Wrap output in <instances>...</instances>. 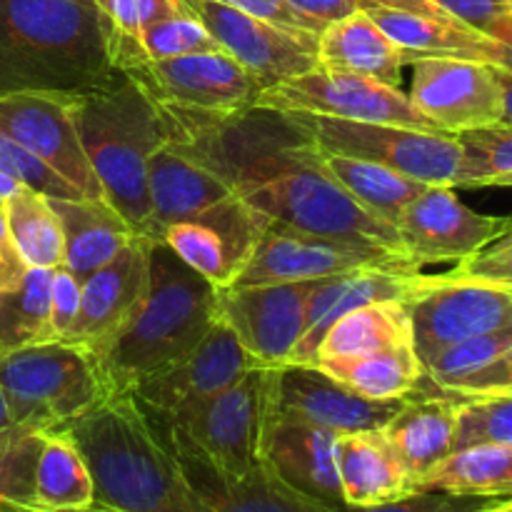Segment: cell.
Segmentation results:
<instances>
[{"instance_id":"cell-1","label":"cell","mask_w":512,"mask_h":512,"mask_svg":"<svg viewBox=\"0 0 512 512\" xmlns=\"http://www.w3.org/2000/svg\"><path fill=\"white\" fill-rule=\"evenodd\" d=\"M215 293L163 240L150 238L143 300L110 338L88 350L108 395L133 393L183 360L215 323Z\"/></svg>"},{"instance_id":"cell-2","label":"cell","mask_w":512,"mask_h":512,"mask_svg":"<svg viewBox=\"0 0 512 512\" xmlns=\"http://www.w3.org/2000/svg\"><path fill=\"white\" fill-rule=\"evenodd\" d=\"M63 430L88 463L98 508L208 512L133 393L108 395Z\"/></svg>"},{"instance_id":"cell-3","label":"cell","mask_w":512,"mask_h":512,"mask_svg":"<svg viewBox=\"0 0 512 512\" xmlns=\"http://www.w3.org/2000/svg\"><path fill=\"white\" fill-rule=\"evenodd\" d=\"M113 73L93 0H0V95L70 98Z\"/></svg>"},{"instance_id":"cell-4","label":"cell","mask_w":512,"mask_h":512,"mask_svg":"<svg viewBox=\"0 0 512 512\" xmlns=\"http://www.w3.org/2000/svg\"><path fill=\"white\" fill-rule=\"evenodd\" d=\"M85 158L93 165L103 198L135 235L148 233V163L168 140L160 110L135 80L115 70L110 78L68 98Z\"/></svg>"},{"instance_id":"cell-5","label":"cell","mask_w":512,"mask_h":512,"mask_svg":"<svg viewBox=\"0 0 512 512\" xmlns=\"http://www.w3.org/2000/svg\"><path fill=\"white\" fill-rule=\"evenodd\" d=\"M170 143L218 175L235 193L260 183L298 155L318 148L303 115L248 105L208 113L158 105Z\"/></svg>"},{"instance_id":"cell-6","label":"cell","mask_w":512,"mask_h":512,"mask_svg":"<svg viewBox=\"0 0 512 512\" xmlns=\"http://www.w3.org/2000/svg\"><path fill=\"white\" fill-rule=\"evenodd\" d=\"M238 195L270 220L303 233L373 243L403 255L398 228L355 203L353 195L328 173L320 148L298 155Z\"/></svg>"},{"instance_id":"cell-7","label":"cell","mask_w":512,"mask_h":512,"mask_svg":"<svg viewBox=\"0 0 512 512\" xmlns=\"http://www.w3.org/2000/svg\"><path fill=\"white\" fill-rule=\"evenodd\" d=\"M0 390L15 425L35 433L63 430L108 398L83 345L48 340L0 355Z\"/></svg>"},{"instance_id":"cell-8","label":"cell","mask_w":512,"mask_h":512,"mask_svg":"<svg viewBox=\"0 0 512 512\" xmlns=\"http://www.w3.org/2000/svg\"><path fill=\"white\" fill-rule=\"evenodd\" d=\"M403 308L420 365L448 345L512 325V285L460 275H415Z\"/></svg>"},{"instance_id":"cell-9","label":"cell","mask_w":512,"mask_h":512,"mask_svg":"<svg viewBox=\"0 0 512 512\" xmlns=\"http://www.w3.org/2000/svg\"><path fill=\"white\" fill-rule=\"evenodd\" d=\"M300 115V113H298ZM323 153L385 165L425 185L460 188L463 145L453 133L303 115Z\"/></svg>"},{"instance_id":"cell-10","label":"cell","mask_w":512,"mask_h":512,"mask_svg":"<svg viewBox=\"0 0 512 512\" xmlns=\"http://www.w3.org/2000/svg\"><path fill=\"white\" fill-rule=\"evenodd\" d=\"M255 105L283 110V113L445 133L428 115L420 113L413 100L395 85L378 83L373 78L345 73V70L323 68V65H315L308 73L263 90Z\"/></svg>"},{"instance_id":"cell-11","label":"cell","mask_w":512,"mask_h":512,"mask_svg":"<svg viewBox=\"0 0 512 512\" xmlns=\"http://www.w3.org/2000/svg\"><path fill=\"white\" fill-rule=\"evenodd\" d=\"M268 415L270 368H253L223 393L168 420L215 468L245 475L260 465V440Z\"/></svg>"},{"instance_id":"cell-12","label":"cell","mask_w":512,"mask_h":512,"mask_svg":"<svg viewBox=\"0 0 512 512\" xmlns=\"http://www.w3.org/2000/svg\"><path fill=\"white\" fill-rule=\"evenodd\" d=\"M375 265H413L403 255L373 243L325 238L303 233L290 225L270 220L243 273L233 288L268 283H298V280H323L358 268ZM418 268V265H415ZM230 288V285H228Z\"/></svg>"},{"instance_id":"cell-13","label":"cell","mask_w":512,"mask_h":512,"mask_svg":"<svg viewBox=\"0 0 512 512\" xmlns=\"http://www.w3.org/2000/svg\"><path fill=\"white\" fill-rule=\"evenodd\" d=\"M220 45L268 90L318 65V35L293 33L218 0H178Z\"/></svg>"},{"instance_id":"cell-14","label":"cell","mask_w":512,"mask_h":512,"mask_svg":"<svg viewBox=\"0 0 512 512\" xmlns=\"http://www.w3.org/2000/svg\"><path fill=\"white\" fill-rule=\"evenodd\" d=\"M268 225V215L233 193L165 228L160 240L215 288H228L250 263Z\"/></svg>"},{"instance_id":"cell-15","label":"cell","mask_w":512,"mask_h":512,"mask_svg":"<svg viewBox=\"0 0 512 512\" xmlns=\"http://www.w3.org/2000/svg\"><path fill=\"white\" fill-rule=\"evenodd\" d=\"M318 280L218 288L215 318L263 368L290 363L305 333V313Z\"/></svg>"},{"instance_id":"cell-16","label":"cell","mask_w":512,"mask_h":512,"mask_svg":"<svg viewBox=\"0 0 512 512\" xmlns=\"http://www.w3.org/2000/svg\"><path fill=\"white\" fill-rule=\"evenodd\" d=\"M138 400V398H135ZM140 403V400H138ZM143 405V403H140ZM150 423L163 435L185 483L208 512H335L338 508L310 500L280 483L263 463L245 475H228L215 468L165 415L148 410Z\"/></svg>"},{"instance_id":"cell-17","label":"cell","mask_w":512,"mask_h":512,"mask_svg":"<svg viewBox=\"0 0 512 512\" xmlns=\"http://www.w3.org/2000/svg\"><path fill=\"white\" fill-rule=\"evenodd\" d=\"M155 105H175L208 113L255 105L263 93L258 80L228 53H195L180 58L143 60L125 70Z\"/></svg>"},{"instance_id":"cell-18","label":"cell","mask_w":512,"mask_h":512,"mask_svg":"<svg viewBox=\"0 0 512 512\" xmlns=\"http://www.w3.org/2000/svg\"><path fill=\"white\" fill-rule=\"evenodd\" d=\"M512 230V218L480 215L460 203L450 185H428L403 210L398 235L403 255L423 268L480 253Z\"/></svg>"},{"instance_id":"cell-19","label":"cell","mask_w":512,"mask_h":512,"mask_svg":"<svg viewBox=\"0 0 512 512\" xmlns=\"http://www.w3.org/2000/svg\"><path fill=\"white\" fill-rule=\"evenodd\" d=\"M408 398L368 400L315 363L270 368V415L303 420L333 433L380 430Z\"/></svg>"},{"instance_id":"cell-20","label":"cell","mask_w":512,"mask_h":512,"mask_svg":"<svg viewBox=\"0 0 512 512\" xmlns=\"http://www.w3.org/2000/svg\"><path fill=\"white\" fill-rule=\"evenodd\" d=\"M408 98L445 133L488 128L503 118L495 65L458 58L415 60Z\"/></svg>"},{"instance_id":"cell-21","label":"cell","mask_w":512,"mask_h":512,"mask_svg":"<svg viewBox=\"0 0 512 512\" xmlns=\"http://www.w3.org/2000/svg\"><path fill=\"white\" fill-rule=\"evenodd\" d=\"M358 5L398 45L408 65L423 58L503 65L510 48L455 20L433 0H358Z\"/></svg>"},{"instance_id":"cell-22","label":"cell","mask_w":512,"mask_h":512,"mask_svg":"<svg viewBox=\"0 0 512 512\" xmlns=\"http://www.w3.org/2000/svg\"><path fill=\"white\" fill-rule=\"evenodd\" d=\"M0 130L43 160L88 200H105L93 165L85 158L68 98L48 93L0 95Z\"/></svg>"},{"instance_id":"cell-23","label":"cell","mask_w":512,"mask_h":512,"mask_svg":"<svg viewBox=\"0 0 512 512\" xmlns=\"http://www.w3.org/2000/svg\"><path fill=\"white\" fill-rule=\"evenodd\" d=\"M253 368L263 365L238 343L228 325L215 318L203 340L183 360L140 383L133 395L145 408L173 418L180 410L223 393Z\"/></svg>"},{"instance_id":"cell-24","label":"cell","mask_w":512,"mask_h":512,"mask_svg":"<svg viewBox=\"0 0 512 512\" xmlns=\"http://www.w3.org/2000/svg\"><path fill=\"white\" fill-rule=\"evenodd\" d=\"M335 440L338 433L333 430L268 415L260 440V463L295 493L318 500L328 508H343Z\"/></svg>"},{"instance_id":"cell-25","label":"cell","mask_w":512,"mask_h":512,"mask_svg":"<svg viewBox=\"0 0 512 512\" xmlns=\"http://www.w3.org/2000/svg\"><path fill=\"white\" fill-rule=\"evenodd\" d=\"M150 238L135 235L115 258L80 280V313L65 343L95 348L115 333L148 290Z\"/></svg>"},{"instance_id":"cell-26","label":"cell","mask_w":512,"mask_h":512,"mask_svg":"<svg viewBox=\"0 0 512 512\" xmlns=\"http://www.w3.org/2000/svg\"><path fill=\"white\" fill-rule=\"evenodd\" d=\"M418 273L415 265H375L318 280L308 300L305 333L290 363H315L320 340L340 315L373 303H403Z\"/></svg>"},{"instance_id":"cell-27","label":"cell","mask_w":512,"mask_h":512,"mask_svg":"<svg viewBox=\"0 0 512 512\" xmlns=\"http://www.w3.org/2000/svg\"><path fill=\"white\" fill-rule=\"evenodd\" d=\"M463 400L460 395L445 393V390L435 395L420 388L380 428L413 478V490L430 470L438 468L455 450L458 408Z\"/></svg>"},{"instance_id":"cell-28","label":"cell","mask_w":512,"mask_h":512,"mask_svg":"<svg viewBox=\"0 0 512 512\" xmlns=\"http://www.w3.org/2000/svg\"><path fill=\"white\" fill-rule=\"evenodd\" d=\"M235 190L228 183L195 163L175 143L165 140L148 163L150 220L145 238H158L173 223L190 218L228 198Z\"/></svg>"},{"instance_id":"cell-29","label":"cell","mask_w":512,"mask_h":512,"mask_svg":"<svg viewBox=\"0 0 512 512\" xmlns=\"http://www.w3.org/2000/svg\"><path fill=\"white\" fill-rule=\"evenodd\" d=\"M335 465L348 508H373L413 493V478L383 430L340 433L335 440Z\"/></svg>"},{"instance_id":"cell-30","label":"cell","mask_w":512,"mask_h":512,"mask_svg":"<svg viewBox=\"0 0 512 512\" xmlns=\"http://www.w3.org/2000/svg\"><path fill=\"white\" fill-rule=\"evenodd\" d=\"M423 373L430 385L460 398L512 393V325L448 345Z\"/></svg>"},{"instance_id":"cell-31","label":"cell","mask_w":512,"mask_h":512,"mask_svg":"<svg viewBox=\"0 0 512 512\" xmlns=\"http://www.w3.org/2000/svg\"><path fill=\"white\" fill-rule=\"evenodd\" d=\"M63 228V268L80 280L120 253L135 230L105 200L50 198Z\"/></svg>"},{"instance_id":"cell-32","label":"cell","mask_w":512,"mask_h":512,"mask_svg":"<svg viewBox=\"0 0 512 512\" xmlns=\"http://www.w3.org/2000/svg\"><path fill=\"white\" fill-rule=\"evenodd\" d=\"M318 65L345 73L365 75L378 83L395 85L398 88L403 78L405 55L398 45L363 13L348 15V18L330 23L318 35Z\"/></svg>"},{"instance_id":"cell-33","label":"cell","mask_w":512,"mask_h":512,"mask_svg":"<svg viewBox=\"0 0 512 512\" xmlns=\"http://www.w3.org/2000/svg\"><path fill=\"white\" fill-rule=\"evenodd\" d=\"M95 505L88 463L65 430L43 433L35 463L33 512H80Z\"/></svg>"},{"instance_id":"cell-34","label":"cell","mask_w":512,"mask_h":512,"mask_svg":"<svg viewBox=\"0 0 512 512\" xmlns=\"http://www.w3.org/2000/svg\"><path fill=\"white\" fill-rule=\"evenodd\" d=\"M315 365L368 400L410 398L420 390L425 375L415 345H395L353 358H323Z\"/></svg>"},{"instance_id":"cell-35","label":"cell","mask_w":512,"mask_h":512,"mask_svg":"<svg viewBox=\"0 0 512 512\" xmlns=\"http://www.w3.org/2000/svg\"><path fill=\"white\" fill-rule=\"evenodd\" d=\"M415 490H443L473 498H512V445L480 443L453 450Z\"/></svg>"},{"instance_id":"cell-36","label":"cell","mask_w":512,"mask_h":512,"mask_svg":"<svg viewBox=\"0 0 512 512\" xmlns=\"http://www.w3.org/2000/svg\"><path fill=\"white\" fill-rule=\"evenodd\" d=\"M395 345H413V328L403 303H373L340 315L330 325L320 340L318 360L353 358Z\"/></svg>"},{"instance_id":"cell-37","label":"cell","mask_w":512,"mask_h":512,"mask_svg":"<svg viewBox=\"0 0 512 512\" xmlns=\"http://www.w3.org/2000/svg\"><path fill=\"white\" fill-rule=\"evenodd\" d=\"M323 165L353 195L355 203H360L365 210H370L395 228H398L403 210L428 188L425 183L395 173L385 165L350 158V155L323 153Z\"/></svg>"},{"instance_id":"cell-38","label":"cell","mask_w":512,"mask_h":512,"mask_svg":"<svg viewBox=\"0 0 512 512\" xmlns=\"http://www.w3.org/2000/svg\"><path fill=\"white\" fill-rule=\"evenodd\" d=\"M3 213L28 268L55 270L63 265V228L48 195L18 185L3 203Z\"/></svg>"},{"instance_id":"cell-39","label":"cell","mask_w":512,"mask_h":512,"mask_svg":"<svg viewBox=\"0 0 512 512\" xmlns=\"http://www.w3.org/2000/svg\"><path fill=\"white\" fill-rule=\"evenodd\" d=\"M53 270L30 268L15 290H0V355L55 340L50 325Z\"/></svg>"},{"instance_id":"cell-40","label":"cell","mask_w":512,"mask_h":512,"mask_svg":"<svg viewBox=\"0 0 512 512\" xmlns=\"http://www.w3.org/2000/svg\"><path fill=\"white\" fill-rule=\"evenodd\" d=\"M463 145L460 188H483L512 173V125L495 123L458 133Z\"/></svg>"},{"instance_id":"cell-41","label":"cell","mask_w":512,"mask_h":512,"mask_svg":"<svg viewBox=\"0 0 512 512\" xmlns=\"http://www.w3.org/2000/svg\"><path fill=\"white\" fill-rule=\"evenodd\" d=\"M43 433L18 428L0 435V505L33 510L35 463Z\"/></svg>"},{"instance_id":"cell-42","label":"cell","mask_w":512,"mask_h":512,"mask_svg":"<svg viewBox=\"0 0 512 512\" xmlns=\"http://www.w3.org/2000/svg\"><path fill=\"white\" fill-rule=\"evenodd\" d=\"M103 25L105 48L110 65L120 73L140 65L145 58L140 33H143V0H93Z\"/></svg>"},{"instance_id":"cell-43","label":"cell","mask_w":512,"mask_h":512,"mask_svg":"<svg viewBox=\"0 0 512 512\" xmlns=\"http://www.w3.org/2000/svg\"><path fill=\"white\" fill-rule=\"evenodd\" d=\"M145 58L165 60L195 53H223L213 35L180 5L175 13L155 20L140 33Z\"/></svg>"},{"instance_id":"cell-44","label":"cell","mask_w":512,"mask_h":512,"mask_svg":"<svg viewBox=\"0 0 512 512\" xmlns=\"http://www.w3.org/2000/svg\"><path fill=\"white\" fill-rule=\"evenodd\" d=\"M480 443L512 445V393L475 395L460 403L455 450Z\"/></svg>"},{"instance_id":"cell-45","label":"cell","mask_w":512,"mask_h":512,"mask_svg":"<svg viewBox=\"0 0 512 512\" xmlns=\"http://www.w3.org/2000/svg\"><path fill=\"white\" fill-rule=\"evenodd\" d=\"M0 173L13 178L18 185L48 195V198H85L68 180L60 178L43 160L35 158L30 150H25L18 140L10 138L5 130H0Z\"/></svg>"},{"instance_id":"cell-46","label":"cell","mask_w":512,"mask_h":512,"mask_svg":"<svg viewBox=\"0 0 512 512\" xmlns=\"http://www.w3.org/2000/svg\"><path fill=\"white\" fill-rule=\"evenodd\" d=\"M468 28L512 48V10L508 0H433Z\"/></svg>"},{"instance_id":"cell-47","label":"cell","mask_w":512,"mask_h":512,"mask_svg":"<svg viewBox=\"0 0 512 512\" xmlns=\"http://www.w3.org/2000/svg\"><path fill=\"white\" fill-rule=\"evenodd\" d=\"M493 503H498V500L443 493V490H413V493L393 500V503L373 505V508H348V505H343L335 512H480Z\"/></svg>"},{"instance_id":"cell-48","label":"cell","mask_w":512,"mask_h":512,"mask_svg":"<svg viewBox=\"0 0 512 512\" xmlns=\"http://www.w3.org/2000/svg\"><path fill=\"white\" fill-rule=\"evenodd\" d=\"M80 313V278L68 268H55L50 278V325L55 340H68Z\"/></svg>"},{"instance_id":"cell-49","label":"cell","mask_w":512,"mask_h":512,"mask_svg":"<svg viewBox=\"0 0 512 512\" xmlns=\"http://www.w3.org/2000/svg\"><path fill=\"white\" fill-rule=\"evenodd\" d=\"M218 3L230 5V8H238L243 13L255 15V18H263L268 23L278 25V28L293 30V33H308V35H320L323 28L315 25L313 20H308L305 15L295 13L285 0H218Z\"/></svg>"},{"instance_id":"cell-50","label":"cell","mask_w":512,"mask_h":512,"mask_svg":"<svg viewBox=\"0 0 512 512\" xmlns=\"http://www.w3.org/2000/svg\"><path fill=\"white\" fill-rule=\"evenodd\" d=\"M455 273L512 285V243H493L480 253L468 255L455 265Z\"/></svg>"},{"instance_id":"cell-51","label":"cell","mask_w":512,"mask_h":512,"mask_svg":"<svg viewBox=\"0 0 512 512\" xmlns=\"http://www.w3.org/2000/svg\"><path fill=\"white\" fill-rule=\"evenodd\" d=\"M28 263L20 255L8 223H5L3 205H0V290H15L28 275Z\"/></svg>"},{"instance_id":"cell-52","label":"cell","mask_w":512,"mask_h":512,"mask_svg":"<svg viewBox=\"0 0 512 512\" xmlns=\"http://www.w3.org/2000/svg\"><path fill=\"white\" fill-rule=\"evenodd\" d=\"M295 13L305 15L308 20H313L320 28H328L330 23H338V20L348 18V15L358 13L360 5L358 0H285Z\"/></svg>"},{"instance_id":"cell-53","label":"cell","mask_w":512,"mask_h":512,"mask_svg":"<svg viewBox=\"0 0 512 512\" xmlns=\"http://www.w3.org/2000/svg\"><path fill=\"white\" fill-rule=\"evenodd\" d=\"M495 75H498L500 90H503V118H500V123L512 125V70L495 65Z\"/></svg>"},{"instance_id":"cell-54","label":"cell","mask_w":512,"mask_h":512,"mask_svg":"<svg viewBox=\"0 0 512 512\" xmlns=\"http://www.w3.org/2000/svg\"><path fill=\"white\" fill-rule=\"evenodd\" d=\"M13 430H18V425H15L13 415H10V410H8V403H5L3 390H0V435L13 433Z\"/></svg>"},{"instance_id":"cell-55","label":"cell","mask_w":512,"mask_h":512,"mask_svg":"<svg viewBox=\"0 0 512 512\" xmlns=\"http://www.w3.org/2000/svg\"><path fill=\"white\" fill-rule=\"evenodd\" d=\"M15 190H18V183H15L13 178H8V175L0 173V205H3L5 200L15 193Z\"/></svg>"},{"instance_id":"cell-56","label":"cell","mask_w":512,"mask_h":512,"mask_svg":"<svg viewBox=\"0 0 512 512\" xmlns=\"http://www.w3.org/2000/svg\"><path fill=\"white\" fill-rule=\"evenodd\" d=\"M493 185H503V188H512V173L503 175V178H498Z\"/></svg>"},{"instance_id":"cell-57","label":"cell","mask_w":512,"mask_h":512,"mask_svg":"<svg viewBox=\"0 0 512 512\" xmlns=\"http://www.w3.org/2000/svg\"><path fill=\"white\" fill-rule=\"evenodd\" d=\"M500 68H508V70H512V48L505 50V58H503V65H500Z\"/></svg>"},{"instance_id":"cell-58","label":"cell","mask_w":512,"mask_h":512,"mask_svg":"<svg viewBox=\"0 0 512 512\" xmlns=\"http://www.w3.org/2000/svg\"><path fill=\"white\" fill-rule=\"evenodd\" d=\"M480 512H505V510H503V500H498V503L488 505V508H485V510H480Z\"/></svg>"},{"instance_id":"cell-59","label":"cell","mask_w":512,"mask_h":512,"mask_svg":"<svg viewBox=\"0 0 512 512\" xmlns=\"http://www.w3.org/2000/svg\"><path fill=\"white\" fill-rule=\"evenodd\" d=\"M495 243H503V245H510V243H512V230H510V233H508V235H503V238H500V240H495Z\"/></svg>"},{"instance_id":"cell-60","label":"cell","mask_w":512,"mask_h":512,"mask_svg":"<svg viewBox=\"0 0 512 512\" xmlns=\"http://www.w3.org/2000/svg\"><path fill=\"white\" fill-rule=\"evenodd\" d=\"M28 512H33V510H28ZM80 512H115V510H105V508H98V505H93V508H88V510H80Z\"/></svg>"},{"instance_id":"cell-61","label":"cell","mask_w":512,"mask_h":512,"mask_svg":"<svg viewBox=\"0 0 512 512\" xmlns=\"http://www.w3.org/2000/svg\"><path fill=\"white\" fill-rule=\"evenodd\" d=\"M0 512H28V510H20V508H5V505H0Z\"/></svg>"},{"instance_id":"cell-62","label":"cell","mask_w":512,"mask_h":512,"mask_svg":"<svg viewBox=\"0 0 512 512\" xmlns=\"http://www.w3.org/2000/svg\"><path fill=\"white\" fill-rule=\"evenodd\" d=\"M503 510L505 512H512V498L510 500H503Z\"/></svg>"},{"instance_id":"cell-63","label":"cell","mask_w":512,"mask_h":512,"mask_svg":"<svg viewBox=\"0 0 512 512\" xmlns=\"http://www.w3.org/2000/svg\"><path fill=\"white\" fill-rule=\"evenodd\" d=\"M508 3H510V10H512V0H508Z\"/></svg>"}]
</instances>
